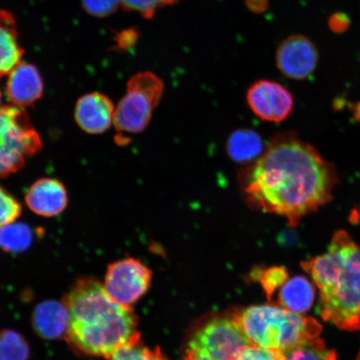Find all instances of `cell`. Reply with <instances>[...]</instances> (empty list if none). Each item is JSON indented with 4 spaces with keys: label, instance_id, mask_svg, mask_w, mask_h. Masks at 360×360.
Segmentation results:
<instances>
[{
    "label": "cell",
    "instance_id": "cell-1",
    "mask_svg": "<svg viewBox=\"0 0 360 360\" xmlns=\"http://www.w3.org/2000/svg\"><path fill=\"white\" fill-rule=\"evenodd\" d=\"M250 208L281 216L296 227L305 216L332 200L336 169L294 132L270 139L263 155L238 174Z\"/></svg>",
    "mask_w": 360,
    "mask_h": 360
},
{
    "label": "cell",
    "instance_id": "cell-2",
    "mask_svg": "<svg viewBox=\"0 0 360 360\" xmlns=\"http://www.w3.org/2000/svg\"><path fill=\"white\" fill-rule=\"evenodd\" d=\"M63 302L69 312L65 339L79 354L110 359L123 346L141 339L133 309L115 302L96 278H79Z\"/></svg>",
    "mask_w": 360,
    "mask_h": 360
},
{
    "label": "cell",
    "instance_id": "cell-3",
    "mask_svg": "<svg viewBox=\"0 0 360 360\" xmlns=\"http://www.w3.org/2000/svg\"><path fill=\"white\" fill-rule=\"evenodd\" d=\"M301 266L321 291L319 313L341 330H360V246L349 233L333 236L326 254L303 261Z\"/></svg>",
    "mask_w": 360,
    "mask_h": 360
},
{
    "label": "cell",
    "instance_id": "cell-4",
    "mask_svg": "<svg viewBox=\"0 0 360 360\" xmlns=\"http://www.w3.org/2000/svg\"><path fill=\"white\" fill-rule=\"evenodd\" d=\"M235 317L251 345L285 353L317 338L321 326L311 318L292 313L281 306H251Z\"/></svg>",
    "mask_w": 360,
    "mask_h": 360
},
{
    "label": "cell",
    "instance_id": "cell-5",
    "mask_svg": "<svg viewBox=\"0 0 360 360\" xmlns=\"http://www.w3.org/2000/svg\"><path fill=\"white\" fill-rule=\"evenodd\" d=\"M42 141L26 112L15 106L0 112V178L18 172L41 150Z\"/></svg>",
    "mask_w": 360,
    "mask_h": 360
},
{
    "label": "cell",
    "instance_id": "cell-6",
    "mask_svg": "<svg viewBox=\"0 0 360 360\" xmlns=\"http://www.w3.org/2000/svg\"><path fill=\"white\" fill-rule=\"evenodd\" d=\"M163 81L151 72L133 76L127 84V93L116 106L114 125L121 134H139L150 124L153 112L163 96Z\"/></svg>",
    "mask_w": 360,
    "mask_h": 360
},
{
    "label": "cell",
    "instance_id": "cell-7",
    "mask_svg": "<svg viewBox=\"0 0 360 360\" xmlns=\"http://www.w3.org/2000/svg\"><path fill=\"white\" fill-rule=\"evenodd\" d=\"M252 345L235 315L211 319L193 335L188 347L196 349L213 360H237Z\"/></svg>",
    "mask_w": 360,
    "mask_h": 360
},
{
    "label": "cell",
    "instance_id": "cell-8",
    "mask_svg": "<svg viewBox=\"0 0 360 360\" xmlns=\"http://www.w3.org/2000/svg\"><path fill=\"white\" fill-rule=\"evenodd\" d=\"M152 271L141 260L125 258L108 266L103 286L115 302L131 308L146 294Z\"/></svg>",
    "mask_w": 360,
    "mask_h": 360
},
{
    "label": "cell",
    "instance_id": "cell-9",
    "mask_svg": "<svg viewBox=\"0 0 360 360\" xmlns=\"http://www.w3.org/2000/svg\"><path fill=\"white\" fill-rule=\"evenodd\" d=\"M248 105L260 120L281 123L292 112L294 98L282 84L274 81H256L247 91Z\"/></svg>",
    "mask_w": 360,
    "mask_h": 360
},
{
    "label": "cell",
    "instance_id": "cell-10",
    "mask_svg": "<svg viewBox=\"0 0 360 360\" xmlns=\"http://www.w3.org/2000/svg\"><path fill=\"white\" fill-rule=\"evenodd\" d=\"M276 65L286 78L303 80L312 75L318 66L316 46L302 34L290 35L280 44L276 51Z\"/></svg>",
    "mask_w": 360,
    "mask_h": 360
},
{
    "label": "cell",
    "instance_id": "cell-11",
    "mask_svg": "<svg viewBox=\"0 0 360 360\" xmlns=\"http://www.w3.org/2000/svg\"><path fill=\"white\" fill-rule=\"evenodd\" d=\"M115 108L105 94L91 93L81 97L76 103L75 118L81 129L91 134L109 129Z\"/></svg>",
    "mask_w": 360,
    "mask_h": 360
},
{
    "label": "cell",
    "instance_id": "cell-12",
    "mask_svg": "<svg viewBox=\"0 0 360 360\" xmlns=\"http://www.w3.org/2000/svg\"><path fill=\"white\" fill-rule=\"evenodd\" d=\"M25 202L34 213L44 217H53L65 210L67 191L64 184L57 179H39L27 191Z\"/></svg>",
    "mask_w": 360,
    "mask_h": 360
},
{
    "label": "cell",
    "instance_id": "cell-13",
    "mask_svg": "<svg viewBox=\"0 0 360 360\" xmlns=\"http://www.w3.org/2000/svg\"><path fill=\"white\" fill-rule=\"evenodd\" d=\"M44 84L36 68L20 63L13 69L6 85V96L13 106L25 108L41 98Z\"/></svg>",
    "mask_w": 360,
    "mask_h": 360
},
{
    "label": "cell",
    "instance_id": "cell-14",
    "mask_svg": "<svg viewBox=\"0 0 360 360\" xmlns=\"http://www.w3.org/2000/svg\"><path fill=\"white\" fill-rule=\"evenodd\" d=\"M34 330L42 339L65 338L69 327V312L64 302L47 300L36 306L33 313Z\"/></svg>",
    "mask_w": 360,
    "mask_h": 360
},
{
    "label": "cell",
    "instance_id": "cell-15",
    "mask_svg": "<svg viewBox=\"0 0 360 360\" xmlns=\"http://www.w3.org/2000/svg\"><path fill=\"white\" fill-rule=\"evenodd\" d=\"M24 51L18 44L15 18L6 11H0V78L20 64Z\"/></svg>",
    "mask_w": 360,
    "mask_h": 360
},
{
    "label": "cell",
    "instance_id": "cell-16",
    "mask_svg": "<svg viewBox=\"0 0 360 360\" xmlns=\"http://www.w3.org/2000/svg\"><path fill=\"white\" fill-rule=\"evenodd\" d=\"M314 300V286L304 276L288 278L278 297V303L282 308L298 314L307 312L312 307Z\"/></svg>",
    "mask_w": 360,
    "mask_h": 360
},
{
    "label": "cell",
    "instance_id": "cell-17",
    "mask_svg": "<svg viewBox=\"0 0 360 360\" xmlns=\"http://www.w3.org/2000/svg\"><path fill=\"white\" fill-rule=\"evenodd\" d=\"M227 153L238 164L249 165L257 160L265 150L263 139L251 129H240L229 137Z\"/></svg>",
    "mask_w": 360,
    "mask_h": 360
},
{
    "label": "cell",
    "instance_id": "cell-18",
    "mask_svg": "<svg viewBox=\"0 0 360 360\" xmlns=\"http://www.w3.org/2000/svg\"><path fill=\"white\" fill-rule=\"evenodd\" d=\"M33 240L34 232L28 225L13 222L0 228V248L8 253H21Z\"/></svg>",
    "mask_w": 360,
    "mask_h": 360
},
{
    "label": "cell",
    "instance_id": "cell-19",
    "mask_svg": "<svg viewBox=\"0 0 360 360\" xmlns=\"http://www.w3.org/2000/svg\"><path fill=\"white\" fill-rule=\"evenodd\" d=\"M30 346L19 333L0 331V360H28Z\"/></svg>",
    "mask_w": 360,
    "mask_h": 360
},
{
    "label": "cell",
    "instance_id": "cell-20",
    "mask_svg": "<svg viewBox=\"0 0 360 360\" xmlns=\"http://www.w3.org/2000/svg\"><path fill=\"white\" fill-rule=\"evenodd\" d=\"M110 360H169L159 348L150 349L141 343V339L130 342L112 355Z\"/></svg>",
    "mask_w": 360,
    "mask_h": 360
},
{
    "label": "cell",
    "instance_id": "cell-21",
    "mask_svg": "<svg viewBox=\"0 0 360 360\" xmlns=\"http://www.w3.org/2000/svg\"><path fill=\"white\" fill-rule=\"evenodd\" d=\"M254 276L257 278L261 285L266 292L268 298L271 300L274 292L288 280V271L285 267L274 266L264 269H255Z\"/></svg>",
    "mask_w": 360,
    "mask_h": 360
},
{
    "label": "cell",
    "instance_id": "cell-22",
    "mask_svg": "<svg viewBox=\"0 0 360 360\" xmlns=\"http://www.w3.org/2000/svg\"><path fill=\"white\" fill-rule=\"evenodd\" d=\"M180 0H121L125 11H137L146 18L152 19L160 8L172 6Z\"/></svg>",
    "mask_w": 360,
    "mask_h": 360
},
{
    "label": "cell",
    "instance_id": "cell-23",
    "mask_svg": "<svg viewBox=\"0 0 360 360\" xmlns=\"http://www.w3.org/2000/svg\"><path fill=\"white\" fill-rule=\"evenodd\" d=\"M21 210L15 198L0 186V228L15 222L20 217Z\"/></svg>",
    "mask_w": 360,
    "mask_h": 360
},
{
    "label": "cell",
    "instance_id": "cell-24",
    "mask_svg": "<svg viewBox=\"0 0 360 360\" xmlns=\"http://www.w3.org/2000/svg\"><path fill=\"white\" fill-rule=\"evenodd\" d=\"M121 0H82L83 6L89 15L106 17L116 11Z\"/></svg>",
    "mask_w": 360,
    "mask_h": 360
},
{
    "label": "cell",
    "instance_id": "cell-25",
    "mask_svg": "<svg viewBox=\"0 0 360 360\" xmlns=\"http://www.w3.org/2000/svg\"><path fill=\"white\" fill-rule=\"evenodd\" d=\"M281 355L276 351L252 345L243 350L237 360H281Z\"/></svg>",
    "mask_w": 360,
    "mask_h": 360
},
{
    "label": "cell",
    "instance_id": "cell-26",
    "mask_svg": "<svg viewBox=\"0 0 360 360\" xmlns=\"http://www.w3.org/2000/svg\"><path fill=\"white\" fill-rule=\"evenodd\" d=\"M328 27L334 33L341 34L349 29L350 20L343 13H335L328 21Z\"/></svg>",
    "mask_w": 360,
    "mask_h": 360
},
{
    "label": "cell",
    "instance_id": "cell-27",
    "mask_svg": "<svg viewBox=\"0 0 360 360\" xmlns=\"http://www.w3.org/2000/svg\"><path fill=\"white\" fill-rule=\"evenodd\" d=\"M137 40V33L134 30H127L121 33L118 40L120 48L128 49L133 46Z\"/></svg>",
    "mask_w": 360,
    "mask_h": 360
},
{
    "label": "cell",
    "instance_id": "cell-28",
    "mask_svg": "<svg viewBox=\"0 0 360 360\" xmlns=\"http://www.w3.org/2000/svg\"><path fill=\"white\" fill-rule=\"evenodd\" d=\"M186 360H213L208 355L196 349L187 347Z\"/></svg>",
    "mask_w": 360,
    "mask_h": 360
},
{
    "label": "cell",
    "instance_id": "cell-29",
    "mask_svg": "<svg viewBox=\"0 0 360 360\" xmlns=\"http://www.w3.org/2000/svg\"><path fill=\"white\" fill-rule=\"evenodd\" d=\"M267 6V0H247V7L253 12H262Z\"/></svg>",
    "mask_w": 360,
    "mask_h": 360
},
{
    "label": "cell",
    "instance_id": "cell-30",
    "mask_svg": "<svg viewBox=\"0 0 360 360\" xmlns=\"http://www.w3.org/2000/svg\"><path fill=\"white\" fill-rule=\"evenodd\" d=\"M349 221L356 224L360 223V206L358 210H354L349 216Z\"/></svg>",
    "mask_w": 360,
    "mask_h": 360
},
{
    "label": "cell",
    "instance_id": "cell-31",
    "mask_svg": "<svg viewBox=\"0 0 360 360\" xmlns=\"http://www.w3.org/2000/svg\"><path fill=\"white\" fill-rule=\"evenodd\" d=\"M354 119L360 121V102L357 103L356 106L354 107Z\"/></svg>",
    "mask_w": 360,
    "mask_h": 360
},
{
    "label": "cell",
    "instance_id": "cell-32",
    "mask_svg": "<svg viewBox=\"0 0 360 360\" xmlns=\"http://www.w3.org/2000/svg\"><path fill=\"white\" fill-rule=\"evenodd\" d=\"M0 103H1V94H0ZM2 108L0 106V112H1Z\"/></svg>",
    "mask_w": 360,
    "mask_h": 360
},
{
    "label": "cell",
    "instance_id": "cell-33",
    "mask_svg": "<svg viewBox=\"0 0 360 360\" xmlns=\"http://www.w3.org/2000/svg\"><path fill=\"white\" fill-rule=\"evenodd\" d=\"M356 360H360V352H359V356H358V358H357V359H356Z\"/></svg>",
    "mask_w": 360,
    "mask_h": 360
}]
</instances>
